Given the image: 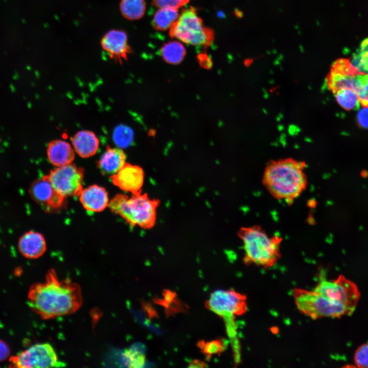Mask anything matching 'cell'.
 Masks as SVG:
<instances>
[{"label":"cell","mask_w":368,"mask_h":368,"mask_svg":"<svg viewBox=\"0 0 368 368\" xmlns=\"http://www.w3.org/2000/svg\"><path fill=\"white\" fill-rule=\"evenodd\" d=\"M102 49L109 55L111 59L122 63L126 60L131 49L128 42L126 33L119 29H112L102 37L101 40Z\"/></svg>","instance_id":"5bb4252c"},{"label":"cell","mask_w":368,"mask_h":368,"mask_svg":"<svg viewBox=\"0 0 368 368\" xmlns=\"http://www.w3.org/2000/svg\"><path fill=\"white\" fill-rule=\"evenodd\" d=\"M9 355V347L6 342L0 339V362L6 359Z\"/></svg>","instance_id":"4dcf8cb0"},{"label":"cell","mask_w":368,"mask_h":368,"mask_svg":"<svg viewBox=\"0 0 368 368\" xmlns=\"http://www.w3.org/2000/svg\"><path fill=\"white\" fill-rule=\"evenodd\" d=\"M338 104L346 110H357L361 105L356 91L351 88L340 89L334 94Z\"/></svg>","instance_id":"603a6c76"},{"label":"cell","mask_w":368,"mask_h":368,"mask_svg":"<svg viewBox=\"0 0 368 368\" xmlns=\"http://www.w3.org/2000/svg\"><path fill=\"white\" fill-rule=\"evenodd\" d=\"M200 65L205 68H210L212 65V62L209 56L205 54H200L197 57Z\"/></svg>","instance_id":"1f68e13d"},{"label":"cell","mask_w":368,"mask_h":368,"mask_svg":"<svg viewBox=\"0 0 368 368\" xmlns=\"http://www.w3.org/2000/svg\"><path fill=\"white\" fill-rule=\"evenodd\" d=\"M186 51L183 45L177 41L165 43L160 49V54L165 61L171 64H178L184 59Z\"/></svg>","instance_id":"44dd1931"},{"label":"cell","mask_w":368,"mask_h":368,"mask_svg":"<svg viewBox=\"0 0 368 368\" xmlns=\"http://www.w3.org/2000/svg\"><path fill=\"white\" fill-rule=\"evenodd\" d=\"M357 114L356 122L359 126L368 129V106H362Z\"/></svg>","instance_id":"f546056e"},{"label":"cell","mask_w":368,"mask_h":368,"mask_svg":"<svg viewBox=\"0 0 368 368\" xmlns=\"http://www.w3.org/2000/svg\"><path fill=\"white\" fill-rule=\"evenodd\" d=\"M238 235L243 243L245 263L268 268L280 259L281 239L269 236L261 227L252 225L242 227Z\"/></svg>","instance_id":"3957f363"},{"label":"cell","mask_w":368,"mask_h":368,"mask_svg":"<svg viewBox=\"0 0 368 368\" xmlns=\"http://www.w3.org/2000/svg\"><path fill=\"white\" fill-rule=\"evenodd\" d=\"M18 249L24 257L30 259H37L45 252L47 249L46 241L41 233L30 231L19 238Z\"/></svg>","instance_id":"9a60e30c"},{"label":"cell","mask_w":368,"mask_h":368,"mask_svg":"<svg viewBox=\"0 0 368 368\" xmlns=\"http://www.w3.org/2000/svg\"><path fill=\"white\" fill-rule=\"evenodd\" d=\"M206 307L223 320L235 319L247 309L246 297L232 290H218L212 292L205 303Z\"/></svg>","instance_id":"9c48e42d"},{"label":"cell","mask_w":368,"mask_h":368,"mask_svg":"<svg viewBox=\"0 0 368 368\" xmlns=\"http://www.w3.org/2000/svg\"><path fill=\"white\" fill-rule=\"evenodd\" d=\"M9 361L10 366L19 368L59 367L66 365L58 359L54 349L48 343L35 344L11 357Z\"/></svg>","instance_id":"ba28073f"},{"label":"cell","mask_w":368,"mask_h":368,"mask_svg":"<svg viewBox=\"0 0 368 368\" xmlns=\"http://www.w3.org/2000/svg\"><path fill=\"white\" fill-rule=\"evenodd\" d=\"M169 35L185 43L205 48L211 44L214 38L213 30L203 26L196 9L192 7L182 11L170 28Z\"/></svg>","instance_id":"5b68a950"},{"label":"cell","mask_w":368,"mask_h":368,"mask_svg":"<svg viewBox=\"0 0 368 368\" xmlns=\"http://www.w3.org/2000/svg\"><path fill=\"white\" fill-rule=\"evenodd\" d=\"M359 72L349 59H338L332 64L327 75V86L333 94L344 88L353 89L355 76Z\"/></svg>","instance_id":"8fae6325"},{"label":"cell","mask_w":368,"mask_h":368,"mask_svg":"<svg viewBox=\"0 0 368 368\" xmlns=\"http://www.w3.org/2000/svg\"><path fill=\"white\" fill-rule=\"evenodd\" d=\"M353 89L362 106H368V73L360 71L355 76Z\"/></svg>","instance_id":"cb8c5ba5"},{"label":"cell","mask_w":368,"mask_h":368,"mask_svg":"<svg viewBox=\"0 0 368 368\" xmlns=\"http://www.w3.org/2000/svg\"><path fill=\"white\" fill-rule=\"evenodd\" d=\"M354 362L360 368H368V343L360 346L354 355Z\"/></svg>","instance_id":"83f0119b"},{"label":"cell","mask_w":368,"mask_h":368,"mask_svg":"<svg viewBox=\"0 0 368 368\" xmlns=\"http://www.w3.org/2000/svg\"><path fill=\"white\" fill-rule=\"evenodd\" d=\"M47 175L55 190L65 198L79 196L83 190L84 170L73 163L57 167Z\"/></svg>","instance_id":"30bf717a"},{"label":"cell","mask_w":368,"mask_h":368,"mask_svg":"<svg viewBox=\"0 0 368 368\" xmlns=\"http://www.w3.org/2000/svg\"><path fill=\"white\" fill-rule=\"evenodd\" d=\"M305 168V163L292 158L270 160L265 168L263 184L273 197L291 203L307 188Z\"/></svg>","instance_id":"7a4b0ae2"},{"label":"cell","mask_w":368,"mask_h":368,"mask_svg":"<svg viewBox=\"0 0 368 368\" xmlns=\"http://www.w3.org/2000/svg\"><path fill=\"white\" fill-rule=\"evenodd\" d=\"M74 149L83 158L95 155L99 146V140L96 134L89 130H81L72 138Z\"/></svg>","instance_id":"d6986e66"},{"label":"cell","mask_w":368,"mask_h":368,"mask_svg":"<svg viewBox=\"0 0 368 368\" xmlns=\"http://www.w3.org/2000/svg\"><path fill=\"white\" fill-rule=\"evenodd\" d=\"M47 156L52 165L59 167L72 163L75 158V152L68 142L61 140H54L48 145Z\"/></svg>","instance_id":"e0dca14e"},{"label":"cell","mask_w":368,"mask_h":368,"mask_svg":"<svg viewBox=\"0 0 368 368\" xmlns=\"http://www.w3.org/2000/svg\"><path fill=\"white\" fill-rule=\"evenodd\" d=\"M313 290L339 308L344 316L352 314L360 296L356 284L343 275L333 280H328L321 277Z\"/></svg>","instance_id":"8992f818"},{"label":"cell","mask_w":368,"mask_h":368,"mask_svg":"<svg viewBox=\"0 0 368 368\" xmlns=\"http://www.w3.org/2000/svg\"><path fill=\"white\" fill-rule=\"evenodd\" d=\"M119 7L122 16L130 20L140 19L146 11L144 0H121Z\"/></svg>","instance_id":"7402d4cb"},{"label":"cell","mask_w":368,"mask_h":368,"mask_svg":"<svg viewBox=\"0 0 368 368\" xmlns=\"http://www.w3.org/2000/svg\"><path fill=\"white\" fill-rule=\"evenodd\" d=\"M178 17L177 9L170 7L160 8L156 12L154 16L152 21V27L157 30H166L170 29Z\"/></svg>","instance_id":"ffe728a7"},{"label":"cell","mask_w":368,"mask_h":368,"mask_svg":"<svg viewBox=\"0 0 368 368\" xmlns=\"http://www.w3.org/2000/svg\"><path fill=\"white\" fill-rule=\"evenodd\" d=\"M197 345L208 359H210L213 355H220L226 347V343L221 339L209 341L201 340L197 342Z\"/></svg>","instance_id":"d4e9b609"},{"label":"cell","mask_w":368,"mask_h":368,"mask_svg":"<svg viewBox=\"0 0 368 368\" xmlns=\"http://www.w3.org/2000/svg\"><path fill=\"white\" fill-rule=\"evenodd\" d=\"M79 197L83 208L91 212H100L109 204L107 191L104 188L96 185L83 189Z\"/></svg>","instance_id":"2e32d148"},{"label":"cell","mask_w":368,"mask_h":368,"mask_svg":"<svg viewBox=\"0 0 368 368\" xmlns=\"http://www.w3.org/2000/svg\"><path fill=\"white\" fill-rule=\"evenodd\" d=\"M159 203V199H150L147 193L132 194L130 197L119 194L110 200L108 206L130 226L150 229L155 225Z\"/></svg>","instance_id":"277c9868"},{"label":"cell","mask_w":368,"mask_h":368,"mask_svg":"<svg viewBox=\"0 0 368 368\" xmlns=\"http://www.w3.org/2000/svg\"><path fill=\"white\" fill-rule=\"evenodd\" d=\"M237 14V16L238 17H241L242 16V12L241 11H237L236 12Z\"/></svg>","instance_id":"836d02e7"},{"label":"cell","mask_w":368,"mask_h":368,"mask_svg":"<svg viewBox=\"0 0 368 368\" xmlns=\"http://www.w3.org/2000/svg\"><path fill=\"white\" fill-rule=\"evenodd\" d=\"M189 0H152V4L157 8L170 7L178 9L189 2Z\"/></svg>","instance_id":"f1b7e54d"},{"label":"cell","mask_w":368,"mask_h":368,"mask_svg":"<svg viewBox=\"0 0 368 368\" xmlns=\"http://www.w3.org/2000/svg\"><path fill=\"white\" fill-rule=\"evenodd\" d=\"M126 156L120 148L107 147L97 163L98 168L103 175L116 174L126 163Z\"/></svg>","instance_id":"ac0fdd59"},{"label":"cell","mask_w":368,"mask_h":368,"mask_svg":"<svg viewBox=\"0 0 368 368\" xmlns=\"http://www.w3.org/2000/svg\"><path fill=\"white\" fill-rule=\"evenodd\" d=\"M206 366L205 363L200 360H193L191 361L189 363L188 367H204Z\"/></svg>","instance_id":"d6a6232c"},{"label":"cell","mask_w":368,"mask_h":368,"mask_svg":"<svg viewBox=\"0 0 368 368\" xmlns=\"http://www.w3.org/2000/svg\"><path fill=\"white\" fill-rule=\"evenodd\" d=\"M145 174L142 167L126 163L116 174L110 176L113 184L133 194L142 193Z\"/></svg>","instance_id":"4fadbf2b"},{"label":"cell","mask_w":368,"mask_h":368,"mask_svg":"<svg viewBox=\"0 0 368 368\" xmlns=\"http://www.w3.org/2000/svg\"><path fill=\"white\" fill-rule=\"evenodd\" d=\"M124 359L126 365L131 367H143L145 363L144 354L135 349H129L124 351Z\"/></svg>","instance_id":"4316f807"},{"label":"cell","mask_w":368,"mask_h":368,"mask_svg":"<svg viewBox=\"0 0 368 368\" xmlns=\"http://www.w3.org/2000/svg\"><path fill=\"white\" fill-rule=\"evenodd\" d=\"M292 294L297 309L312 319L344 316L339 308L313 290L296 288L293 289Z\"/></svg>","instance_id":"52a82bcc"},{"label":"cell","mask_w":368,"mask_h":368,"mask_svg":"<svg viewBox=\"0 0 368 368\" xmlns=\"http://www.w3.org/2000/svg\"><path fill=\"white\" fill-rule=\"evenodd\" d=\"M29 307L43 319L73 314L82 304L81 289L70 279L60 280L50 269L43 282L34 284L28 295Z\"/></svg>","instance_id":"6da1fadb"},{"label":"cell","mask_w":368,"mask_h":368,"mask_svg":"<svg viewBox=\"0 0 368 368\" xmlns=\"http://www.w3.org/2000/svg\"><path fill=\"white\" fill-rule=\"evenodd\" d=\"M133 131L130 128L121 125L114 129L113 139L119 148H124L130 145L133 140Z\"/></svg>","instance_id":"484cf974"},{"label":"cell","mask_w":368,"mask_h":368,"mask_svg":"<svg viewBox=\"0 0 368 368\" xmlns=\"http://www.w3.org/2000/svg\"><path fill=\"white\" fill-rule=\"evenodd\" d=\"M29 192L34 201L49 211L60 209L65 199L55 190L48 175L35 180Z\"/></svg>","instance_id":"7c38bea8"}]
</instances>
